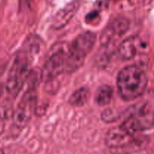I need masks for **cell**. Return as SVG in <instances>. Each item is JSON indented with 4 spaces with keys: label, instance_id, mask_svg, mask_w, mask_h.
<instances>
[{
    "label": "cell",
    "instance_id": "9",
    "mask_svg": "<svg viewBox=\"0 0 154 154\" xmlns=\"http://www.w3.org/2000/svg\"><path fill=\"white\" fill-rule=\"evenodd\" d=\"M80 5L81 2L79 0H74L68 4L54 17L53 20V27L56 29H60L64 27L75 16L79 9Z\"/></svg>",
    "mask_w": 154,
    "mask_h": 154
},
{
    "label": "cell",
    "instance_id": "6",
    "mask_svg": "<svg viewBox=\"0 0 154 154\" xmlns=\"http://www.w3.org/2000/svg\"><path fill=\"white\" fill-rule=\"evenodd\" d=\"M35 97L34 89L29 88L14 111V122L17 127L24 128L31 118L35 108Z\"/></svg>",
    "mask_w": 154,
    "mask_h": 154
},
{
    "label": "cell",
    "instance_id": "16",
    "mask_svg": "<svg viewBox=\"0 0 154 154\" xmlns=\"http://www.w3.org/2000/svg\"><path fill=\"white\" fill-rule=\"evenodd\" d=\"M4 124H3V123H2V122H0V135L1 134L3 133V132H4Z\"/></svg>",
    "mask_w": 154,
    "mask_h": 154
},
{
    "label": "cell",
    "instance_id": "2",
    "mask_svg": "<svg viewBox=\"0 0 154 154\" xmlns=\"http://www.w3.org/2000/svg\"><path fill=\"white\" fill-rule=\"evenodd\" d=\"M122 125L134 135L135 132L152 129L154 126V111L147 104L130 107Z\"/></svg>",
    "mask_w": 154,
    "mask_h": 154
},
{
    "label": "cell",
    "instance_id": "15",
    "mask_svg": "<svg viewBox=\"0 0 154 154\" xmlns=\"http://www.w3.org/2000/svg\"><path fill=\"white\" fill-rule=\"evenodd\" d=\"M152 1H153V0H140V2H141L143 5H148L150 4V3H151Z\"/></svg>",
    "mask_w": 154,
    "mask_h": 154
},
{
    "label": "cell",
    "instance_id": "8",
    "mask_svg": "<svg viewBox=\"0 0 154 154\" xmlns=\"http://www.w3.org/2000/svg\"><path fill=\"white\" fill-rule=\"evenodd\" d=\"M134 134L128 131L123 125L113 127L108 131L105 138L106 144L111 148H120L132 144Z\"/></svg>",
    "mask_w": 154,
    "mask_h": 154
},
{
    "label": "cell",
    "instance_id": "3",
    "mask_svg": "<svg viewBox=\"0 0 154 154\" xmlns=\"http://www.w3.org/2000/svg\"><path fill=\"white\" fill-rule=\"evenodd\" d=\"M95 42L96 35L91 32H86L78 35L69 48L65 72H75L81 66L86 56L93 49Z\"/></svg>",
    "mask_w": 154,
    "mask_h": 154
},
{
    "label": "cell",
    "instance_id": "13",
    "mask_svg": "<svg viewBox=\"0 0 154 154\" xmlns=\"http://www.w3.org/2000/svg\"><path fill=\"white\" fill-rule=\"evenodd\" d=\"M11 111V105L7 103L0 104V119H7L11 115H13Z\"/></svg>",
    "mask_w": 154,
    "mask_h": 154
},
{
    "label": "cell",
    "instance_id": "11",
    "mask_svg": "<svg viewBox=\"0 0 154 154\" xmlns=\"http://www.w3.org/2000/svg\"><path fill=\"white\" fill-rule=\"evenodd\" d=\"M113 98V90L110 86L102 85L97 90L96 102L100 106H105L111 102Z\"/></svg>",
    "mask_w": 154,
    "mask_h": 154
},
{
    "label": "cell",
    "instance_id": "1",
    "mask_svg": "<svg viewBox=\"0 0 154 154\" xmlns=\"http://www.w3.org/2000/svg\"><path fill=\"white\" fill-rule=\"evenodd\" d=\"M117 85L119 94L123 100H135L145 91L147 77L145 72L138 66H129L120 72Z\"/></svg>",
    "mask_w": 154,
    "mask_h": 154
},
{
    "label": "cell",
    "instance_id": "14",
    "mask_svg": "<svg viewBox=\"0 0 154 154\" xmlns=\"http://www.w3.org/2000/svg\"><path fill=\"white\" fill-rule=\"evenodd\" d=\"M117 118L118 117H117V114H115L114 111L111 109H106L102 114V119L107 123L115 121Z\"/></svg>",
    "mask_w": 154,
    "mask_h": 154
},
{
    "label": "cell",
    "instance_id": "10",
    "mask_svg": "<svg viewBox=\"0 0 154 154\" xmlns=\"http://www.w3.org/2000/svg\"><path fill=\"white\" fill-rule=\"evenodd\" d=\"M141 48V41L138 37H130L120 44L118 48V56L123 60L134 58Z\"/></svg>",
    "mask_w": 154,
    "mask_h": 154
},
{
    "label": "cell",
    "instance_id": "7",
    "mask_svg": "<svg viewBox=\"0 0 154 154\" xmlns=\"http://www.w3.org/2000/svg\"><path fill=\"white\" fill-rule=\"evenodd\" d=\"M129 27V22L125 17H117L113 20L105 29L100 38L102 45L106 46L114 42L126 32Z\"/></svg>",
    "mask_w": 154,
    "mask_h": 154
},
{
    "label": "cell",
    "instance_id": "4",
    "mask_svg": "<svg viewBox=\"0 0 154 154\" xmlns=\"http://www.w3.org/2000/svg\"><path fill=\"white\" fill-rule=\"evenodd\" d=\"M29 61L24 53H19L14 60L6 82V90L13 96L19 94L28 78Z\"/></svg>",
    "mask_w": 154,
    "mask_h": 154
},
{
    "label": "cell",
    "instance_id": "12",
    "mask_svg": "<svg viewBox=\"0 0 154 154\" xmlns=\"http://www.w3.org/2000/svg\"><path fill=\"white\" fill-rule=\"evenodd\" d=\"M89 90L81 87L73 93L69 99V103L75 107H81L85 105L89 99Z\"/></svg>",
    "mask_w": 154,
    "mask_h": 154
},
{
    "label": "cell",
    "instance_id": "5",
    "mask_svg": "<svg viewBox=\"0 0 154 154\" xmlns=\"http://www.w3.org/2000/svg\"><path fill=\"white\" fill-rule=\"evenodd\" d=\"M68 53L60 49L52 54L44 66L41 78L45 82H50L65 72Z\"/></svg>",
    "mask_w": 154,
    "mask_h": 154
}]
</instances>
